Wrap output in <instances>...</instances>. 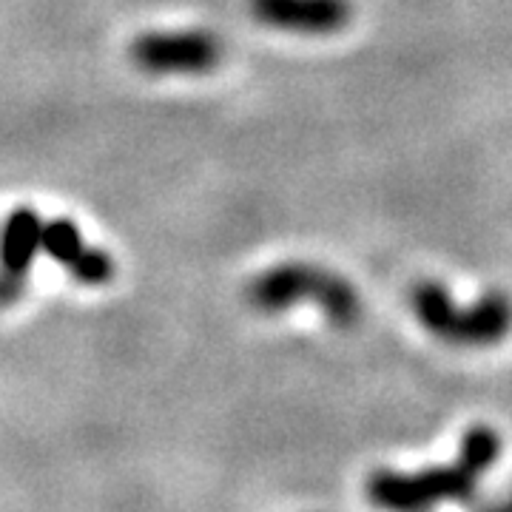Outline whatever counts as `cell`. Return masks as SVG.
<instances>
[{
    "mask_svg": "<svg viewBox=\"0 0 512 512\" xmlns=\"http://www.w3.org/2000/svg\"><path fill=\"white\" fill-rule=\"evenodd\" d=\"M23 293H26V274H15V271L0 268V308L15 305Z\"/></svg>",
    "mask_w": 512,
    "mask_h": 512,
    "instance_id": "ba28073f",
    "label": "cell"
},
{
    "mask_svg": "<svg viewBox=\"0 0 512 512\" xmlns=\"http://www.w3.org/2000/svg\"><path fill=\"white\" fill-rule=\"evenodd\" d=\"M410 308L427 333L456 348H490L512 333V299L487 291L470 308H461L436 279H421L410 291Z\"/></svg>",
    "mask_w": 512,
    "mask_h": 512,
    "instance_id": "7a4b0ae2",
    "label": "cell"
},
{
    "mask_svg": "<svg viewBox=\"0 0 512 512\" xmlns=\"http://www.w3.org/2000/svg\"><path fill=\"white\" fill-rule=\"evenodd\" d=\"M222 40L205 29L146 32L128 46V57L148 74H202L222 63Z\"/></svg>",
    "mask_w": 512,
    "mask_h": 512,
    "instance_id": "277c9868",
    "label": "cell"
},
{
    "mask_svg": "<svg viewBox=\"0 0 512 512\" xmlns=\"http://www.w3.org/2000/svg\"><path fill=\"white\" fill-rule=\"evenodd\" d=\"M302 299H313L339 328H348L362 316V299L348 279L311 262L268 268L245 288V302L259 313H282Z\"/></svg>",
    "mask_w": 512,
    "mask_h": 512,
    "instance_id": "3957f363",
    "label": "cell"
},
{
    "mask_svg": "<svg viewBox=\"0 0 512 512\" xmlns=\"http://www.w3.org/2000/svg\"><path fill=\"white\" fill-rule=\"evenodd\" d=\"M251 15L265 26L285 32L330 35L353 18L350 0H248Z\"/></svg>",
    "mask_w": 512,
    "mask_h": 512,
    "instance_id": "5b68a950",
    "label": "cell"
},
{
    "mask_svg": "<svg viewBox=\"0 0 512 512\" xmlns=\"http://www.w3.org/2000/svg\"><path fill=\"white\" fill-rule=\"evenodd\" d=\"M501 436L487 424H476L461 441V456L453 464L430 467L421 473L376 470L367 478V495L384 510H424L441 501H473L478 481L501 456Z\"/></svg>",
    "mask_w": 512,
    "mask_h": 512,
    "instance_id": "6da1fadb",
    "label": "cell"
},
{
    "mask_svg": "<svg viewBox=\"0 0 512 512\" xmlns=\"http://www.w3.org/2000/svg\"><path fill=\"white\" fill-rule=\"evenodd\" d=\"M43 237V220L35 208H15L0 228V262L6 271L29 274Z\"/></svg>",
    "mask_w": 512,
    "mask_h": 512,
    "instance_id": "52a82bcc",
    "label": "cell"
},
{
    "mask_svg": "<svg viewBox=\"0 0 512 512\" xmlns=\"http://www.w3.org/2000/svg\"><path fill=\"white\" fill-rule=\"evenodd\" d=\"M40 248L83 285H106L114 276V259L100 248L83 245V234L72 220L43 222Z\"/></svg>",
    "mask_w": 512,
    "mask_h": 512,
    "instance_id": "8992f818",
    "label": "cell"
}]
</instances>
